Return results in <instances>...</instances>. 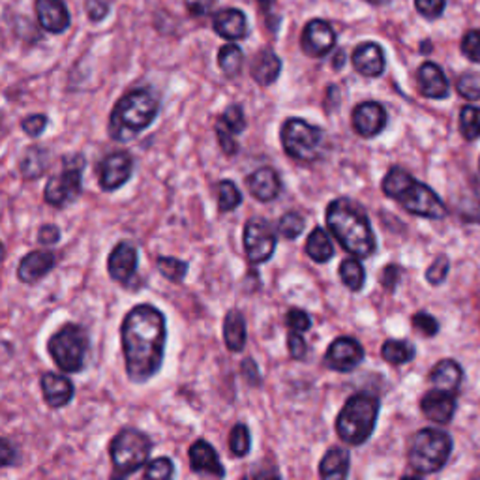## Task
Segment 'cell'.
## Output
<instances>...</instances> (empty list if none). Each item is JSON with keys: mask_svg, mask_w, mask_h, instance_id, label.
Wrapping results in <instances>:
<instances>
[{"mask_svg": "<svg viewBox=\"0 0 480 480\" xmlns=\"http://www.w3.org/2000/svg\"><path fill=\"white\" fill-rule=\"evenodd\" d=\"M123 351L126 372L132 381L145 383L162 366L167 327L166 317L150 304H139L124 317L123 329Z\"/></svg>", "mask_w": 480, "mask_h": 480, "instance_id": "cell-1", "label": "cell"}, {"mask_svg": "<svg viewBox=\"0 0 480 480\" xmlns=\"http://www.w3.org/2000/svg\"><path fill=\"white\" fill-rule=\"evenodd\" d=\"M327 226L346 252L366 259L375 252V236L366 212L349 199H334L327 207Z\"/></svg>", "mask_w": 480, "mask_h": 480, "instance_id": "cell-2", "label": "cell"}, {"mask_svg": "<svg viewBox=\"0 0 480 480\" xmlns=\"http://www.w3.org/2000/svg\"><path fill=\"white\" fill-rule=\"evenodd\" d=\"M159 99L150 89H135L118 99L109 116V137L126 143L145 132L158 116Z\"/></svg>", "mask_w": 480, "mask_h": 480, "instance_id": "cell-3", "label": "cell"}, {"mask_svg": "<svg viewBox=\"0 0 480 480\" xmlns=\"http://www.w3.org/2000/svg\"><path fill=\"white\" fill-rule=\"evenodd\" d=\"M383 192L407 212L430 219H441L447 209L439 195L426 184L418 183L402 167H392L383 178Z\"/></svg>", "mask_w": 480, "mask_h": 480, "instance_id": "cell-4", "label": "cell"}, {"mask_svg": "<svg viewBox=\"0 0 480 480\" xmlns=\"http://www.w3.org/2000/svg\"><path fill=\"white\" fill-rule=\"evenodd\" d=\"M379 406V398L372 394L360 392L351 396L336 418L338 437L351 447L366 443L375 430Z\"/></svg>", "mask_w": 480, "mask_h": 480, "instance_id": "cell-5", "label": "cell"}, {"mask_svg": "<svg viewBox=\"0 0 480 480\" xmlns=\"http://www.w3.org/2000/svg\"><path fill=\"white\" fill-rule=\"evenodd\" d=\"M150 450L152 443L147 433L135 428L120 430L113 437L109 447L111 466H113L109 480H126L139 467H143L147 464Z\"/></svg>", "mask_w": 480, "mask_h": 480, "instance_id": "cell-6", "label": "cell"}, {"mask_svg": "<svg viewBox=\"0 0 480 480\" xmlns=\"http://www.w3.org/2000/svg\"><path fill=\"white\" fill-rule=\"evenodd\" d=\"M452 452V437L437 428H424L415 433L407 458L409 467L420 475L441 471Z\"/></svg>", "mask_w": 480, "mask_h": 480, "instance_id": "cell-7", "label": "cell"}, {"mask_svg": "<svg viewBox=\"0 0 480 480\" xmlns=\"http://www.w3.org/2000/svg\"><path fill=\"white\" fill-rule=\"evenodd\" d=\"M47 349L51 358L55 360V364L63 372L66 373L81 372L89 351L87 330L79 325L68 323L51 336Z\"/></svg>", "mask_w": 480, "mask_h": 480, "instance_id": "cell-8", "label": "cell"}, {"mask_svg": "<svg viewBox=\"0 0 480 480\" xmlns=\"http://www.w3.org/2000/svg\"><path fill=\"white\" fill-rule=\"evenodd\" d=\"M282 145L296 162H315L323 147V130L303 118H287L282 126Z\"/></svg>", "mask_w": 480, "mask_h": 480, "instance_id": "cell-9", "label": "cell"}, {"mask_svg": "<svg viewBox=\"0 0 480 480\" xmlns=\"http://www.w3.org/2000/svg\"><path fill=\"white\" fill-rule=\"evenodd\" d=\"M64 164L66 166L63 171L49 178V183L44 192L46 201L56 209L70 205L79 197V193H81L85 158L83 156L64 158Z\"/></svg>", "mask_w": 480, "mask_h": 480, "instance_id": "cell-10", "label": "cell"}, {"mask_svg": "<svg viewBox=\"0 0 480 480\" xmlns=\"http://www.w3.org/2000/svg\"><path fill=\"white\" fill-rule=\"evenodd\" d=\"M276 233L263 218H252L244 226V250L252 265H261L276 250Z\"/></svg>", "mask_w": 480, "mask_h": 480, "instance_id": "cell-11", "label": "cell"}, {"mask_svg": "<svg viewBox=\"0 0 480 480\" xmlns=\"http://www.w3.org/2000/svg\"><path fill=\"white\" fill-rule=\"evenodd\" d=\"M364 358V349L355 338H336L325 353V364L334 372H353Z\"/></svg>", "mask_w": 480, "mask_h": 480, "instance_id": "cell-12", "label": "cell"}, {"mask_svg": "<svg viewBox=\"0 0 480 480\" xmlns=\"http://www.w3.org/2000/svg\"><path fill=\"white\" fill-rule=\"evenodd\" d=\"M133 171V158L128 152H113L99 164V186L104 192H115L124 186Z\"/></svg>", "mask_w": 480, "mask_h": 480, "instance_id": "cell-13", "label": "cell"}, {"mask_svg": "<svg viewBox=\"0 0 480 480\" xmlns=\"http://www.w3.org/2000/svg\"><path fill=\"white\" fill-rule=\"evenodd\" d=\"M300 46H303V51L308 56L321 58L334 49L336 32L327 21H323V19H312L303 30Z\"/></svg>", "mask_w": 480, "mask_h": 480, "instance_id": "cell-14", "label": "cell"}, {"mask_svg": "<svg viewBox=\"0 0 480 480\" xmlns=\"http://www.w3.org/2000/svg\"><path fill=\"white\" fill-rule=\"evenodd\" d=\"M246 130V116L243 107L238 104L229 106L222 115H219L216 123V135L218 143L227 156H233L238 152V145L235 137Z\"/></svg>", "mask_w": 480, "mask_h": 480, "instance_id": "cell-15", "label": "cell"}, {"mask_svg": "<svg viewBox=\"0 0 480 480\" xmlns=\"http://www.w3.org/2000/svg\"><path fill=\"white\" fill-rule=\"evenodd\" d=\"M387 126V111L377 102H364L353 111V128L360 137H375Z\"/></svg>", "mask_w": 480, "mask_h": 480, "instance_id": "cell-16", "label": "cell"}, {"mask_svg": "<svg viewBox=\"0 0 480 480\" xmlns=\"http://www.w3.org/2000/svg\"><path fill=\"white\" fill-rule=\"evenodd\" d=\"M38 23L49 34H63L68 30L72 17L64 4V0H36Z\"/></svg>", "mask_w": 480, "mask_h": 480, "instance_id": "cell-17", "label": "cell"}, {"mask_svg": "<svg viewBox=\"0 0 480 480\" xmlns=\"http://www.w3.org/2000/svg\"><path fill=\"white\" fill-rule=\"evenodd\" d=\"M420 409L435 424H449L456 411V398L447 390H430L420 399Z\"/></svg>", "mask_w": 480, "mask_h": 480, "instance_id": "cell-18", "label": "cell"}, {"mask_svg": "<svg viewBox=\"0 0 480 480\" xmlns=\"http://www.w3.org/2000/svg\"><path fill=\"white\" fill-rule=\"evenodd\" d=\"M56 265V257L49 250H34L27 253L17 267V278L25 284H36L47 276Z\"/></svg>", "mask_w": 480, "mask_h": 480, "instance_id": "cell-19", "label": "cell"}, {"mask_svg": "<svg viewBox=\"0 0 480 480\" xmlns=\"http://www.w3.org/2000/svg\"><path fill=\"white\" fill-rule=\"evenodd\" d=\"M214 30L227 42H238L248 36V21L243 10L226 8L214 15Z\"/></svg>", "mask_w": 480, "mask_h": 480, "instance_id": "cell-20", "label": "cell"}, {"mask_svg": "<svg viewBox=\"0 0 480 480\" xmlns=\"http://www.w3.org/2000/svg\"><path fill=\"white\" fill-rule=\"evenodd\" d=\"M353 66L366 77H379L385 72V51L375 42L360 44L353 51Z\"/></svg>", "mask_w": 480, "mask_h": 480, "instance_id": "cell-21", "label": "cell"}, {"mask_svg": "<svg viewBox=\"0 0 480 480\" xmlns=\"http://www.w3.org/2000/svg\"><path fill=\"white\" fill-rule=\"evenodd\" d=\"M109 276L120 284H126L137 270V250L130 243H120L107 259Z\"/></svg>", "mask_w": 480, "mask_h": 480, "instance_id": "cell-22", "label": "cell"}, {"mask_svg": "<svg viewBox=\"0 0 480 480\" xmlns=\"http://www.w3.org/2000/svg\"><path fill=\"white\" fill-rule=\"evenodd\" d=\"M188 454H190V466L195 473H207L218 478H222L226 475L224 466L219 464L218 459V452L209 441H205V439H197V441L190 447Z\"/></svg>", "mask_w": 480, "mask_h": 480, "instance_id": "cell-23", "label": "cell"}, {"mask_svg": "<svg viewBox=\"0 0 480 480\" xmlns=\"http://www.w3.org/2000/svg\"><path fill=\"white\" fill-rule=\"evenodd\" d=\"M246 186L250 193L257 199V201H274L278 197L279 190H282V183H279V176L272 167H261L253 171L246 178Z\"/></svg>", "mask_w": 480, "mask_h": 480, "instance_id": "cell-24", "label": "cell"}, {"mask_svg": "<svg viewBox=\"0 0 480 480\" xmlns=\"http://www.w3.org/2000/svg\"><path fill=\"white\" fill-rule=\"evenodd\" d=\"M42 392L49 407L60 409L72 402L75 389L66 375L49 372L42 377Z\"/></svg>", "mask_w": 480, "mask_h": 480, "instance_id": "cell-25", "label": "cell"}, {"mask_svg": "<svg viewBox=\"0 0 480 480\" xmlns=\"http://www.w3.org/2000/svg\"><path fill=\"white\" fill-rule=\"evenodd\" d=\"M418 87L420 94L430 99H443L449 96V81L443 70L433 63H424L418 68Z\"/></svg>", "mask_w": 480, "mask_h": 480, "instance_id": "cell-26", "label": "cell"}, {"mask_svg": "<svg viewBox=\"0 0 480 480\" xmlns=\"http://www.w3.org/2000/svg\"><path fill=\"white\" fill-rule=\"evenodd\" d=\"M279 72H282V60L272 49H263L255 55L252 63V77L255 83L269 87L279 77Z\"/></svg>", "mask_w": 480, "mask_h": 480, "instance_id": "cell-27", "label": "cell"}, {"mask_svg": "<svg viewBox=\"0 0 480 480\" xmlns=\"http://www.w3.org/2000/svg\"><path fill=\"white\" fill-rule=\"evenodd\" d=\"M432 383L435 385V389L439 390H447V392H454L462 385L464 379V370L459 366L456 360L450 358H443L439 360V363L433 366L432 373H430Z\"/></svg>", "mask_w": 480, "mask_h": 480, "instance_id": "cell-28", "label": "cell"}, {"mask_svg": "<svg viewBox=\"0 0 480 480\" xmlns=\"http://www.w3.org/2000/svg\"><path fill=\"white\" fill-rule=\"evenodd\" d=\"M349 473V454L347 450L332 447L325 452L319 464V476L321 480H346Z\"/></svg>", "mask_w": 480, "mask_h": 480, "instance_id": "cell-29", "label": "cell"}, {"mask_svg": "<svg viewBox=\"0 0 480 480\" xmlns=\"http://www.w3.org/2000/svg\"><path fill=\"white\" fill-rule=\"evenodd\" d=\"M224 339L229 351L240 353L246 346V321L238 310H231L224 321Z\"/></svg>", "mask_w": 480, "mask_h": 480, "instance_id": "cell-30", "label": "cell"}, {"mask_svg": "<svg viewBox=\"0 0 480 480\" xmlns=\"http://www.w3.org/2000/svg\"><path fill=\"white\" fill-rule=\"evenodd\" d=\"M306 253L315 263H327L334 257V246L323 227H315L306 240Z\"/></svg>", "mask_w": 480, "mask_h": 480, "instance_id": "cell-31", "label": "cell"}, {"mask_svg": "<svg viewBox=\"0 0 480 480\" xmlns=\"http://www.w3.org/2000/svg\"><path fill=\"white\" fill-rule=\"evenodd\" d=\"M383 358L392 366H402L411 363L416 355V349L407 339H387L381 349Z\"/></svg>", "mask_w": 480, "mask_h": 480, "instance_id": "cell-32", "label": "cell"}, {"mask_svg": "<svg viewBox=\"0 0 480 480\" xmlns=\"http://www.w3.org/2000/svg\"><path fill=\"white\" fill-rule=\"evenodd\" d=\"M49 167V152L42 147H30L21 159V173L25 178H38Z\"/></svg>", "mask_w": 480, "mask_h": 480, "instance_id": "cell-33", "label": "cell"}, {"mask_svg": "<svg viewBox=\"0 0 480 480\" xmlns=\"http://www.w3.org/2000/svg\"><path fill=\"white\" fill-rule=\"evenodd\" d=\"M244 64V53L235 42L224 46L218 51V66L227 77H236L243 70Z\"/></svg>", "mask_w": 480, "mask_h": 480, "instance_id": "cell-34", "label": "cell"}, {"mask_svg": "<svg viewBox=\"0 0 480 480\" xmlns=\"http://www.w3.org/2000/svg\"><path fill=\"white\" fill-rule=\"evenodd\" d=\"M339 278H342V282L347 289L356 293L364 287L366 270H364L363 263L358 261V259L347 257V259H344L342 265H339Z\"/></svg>", "mask_w": 480, "mask_h": 480, "instance_id": "cell-35", "label": "cell"}, {"mask_svg": "<svg viewBox=\"0 0 480 480\" xmlns=\"http://www.w3.org/2000/svg\"><path fill=\"white\" fill-rule=\"evenodd\" d=\"M243 203V193L231 180H222L218 184V209L219 212H231Z\"/></svg>", "mask_w": 480, "mask_h": 480, "instance_id": "cell-36", "label": "cell"}, {"mask_svg": "<svg viewBox=\"0 0 480 480\" xmlns=\"http://www.w3.org/2000/svg\"><path fill=\"white\" fill-rule=\"evenodd\" d=\"M459 132L467 141H475L480 137V107L466 106L459 111Z\"/></svg>", "mask_w": 480, "mask_h": 480, "instance_id": "cell-37", "label": "cell"}, {"mask_svg": "<svg viewBox=\"0 0 480 480\" xmlns=\"http://www.w3.org/2000/svg\"><path fill=\"white\" fill-rule=\"evenodd\" d=\"M158 270L162 272V276H166L169 282H183L188 274V263L180 261V259L175 257H158L156 261Z\"/></svg>", "mask_w": 480, "mask_h": 480, "instance_id": "cell-38", "label": "cell"}, {"mask_svg": "<svg viewBox=\"0 0 480 480\" xmlns=\"http://www.w3.org/2000/svg\"><path fill=\"white\" fill-rule=\"evenodd\" d=\"M304 226H306V219L298 212H286L278 222V233L282 235L284 238L293 240V238L300 236V233L304 231Z\"/></svg>", "mask_w": 480, "mask_h": 480, "instance_id": "cell-39", "label": "cell"}, {"mask_svg": "<svg viewBox=\"0 0 480 480\" xmlns=\"http://www.w3.org/2000/svg\"><path fill=\"white\" fill-rule=\"evenodd\" d=\"M229 450L236 458H244L250 452V432L244 424H236L229 433Z\"/></svg>", "mask_w": 480, "mask_h": 480, "instance_id": "cell-40", "label": "cell"}, {"mask_svg": "<svg viewBox=\"0 0 480 480\" xmlns=\"http://www.w3.org/2000/svg\"><path fill=\"white\" fill-rule=\"evenodd\" d=\"M173 462L167 456L156 458L149 464L147 471H145V478L143 480H171L173 478Z\"/></svg>", "mask_w": 480, "mask_h": 480, "instance_id": "cell-41", "label": "cell"}, {"mask_svg": "<svg viewBox=\"0 0 480 480\" xmlns=\"http://www.w3.org/2000/svg\"><path fill=\"white\" fill-rule=\"evenodd\" d=\"M449 269H450V261L445 257V255H439L435 257V261L428 267L426 270V278H428V282L432 286H439V284H443L447 276H449Z\"/></svg>", "mask_w": 480, "mask_h": 480, "instance_id": "cell-42", "label": "cell"}, {"mask_svg": "<svg viewBox=\"0 0 480 480\" xmlns=\"http://www.w3.org/2000/svg\"><path fill=\"white\" fill-rule=\"evenodd\" d=\"M458 92L459 96H464L466 99H480V79L476 73H466L458 79Z\"/></svg>", "mask_w": 480, "mask_h": 480, "instance_id": "cell-43", "label": "cell"}, {"mask_svg": "<svg viewBox=\"0 0 480 480\" xmlns=\"http://www.w3.org/2000/svg\"><path fill=\"white\" fill-rule=\"evenodd\" d=\"M286 325L289 327V330L303 334V332H306V330L312 329V319H310V315L304 310L293 308L286 315Z\"/></svg>", "mask_w": 480, "mask_h": 480, "instance_id": "cell-44", "label": "cell"}, {"mask_svg": "<svg viewBox=\"0 0 480 480\" xmlns=\"http://www.w3.org/2000/svg\"><path fill=\"white\" fill-rule=\"evenodd\" d=\"M462 53L471 63L480 64V30H469L462 38Z\"/></svg>", "mask_w": 480, "mask_h": 480, "instance_id": "cell-45", "label": "cell"}, {"mask_svg": "<svg viewBox=\"0 0 480 480\" xmlns=\"http://www.w3.org/2000/svg\"><path fill=\"white\" fill-rule=\"evenodd\" d=\"M413 327L420 332L424 334L426 338H432L439 332V323L437 319L426 312H418L413 315Z\"/></svg>", "mask_w": 480, "mask_h": 480, "instance_id": "cell-46", "label": "cell"}, {"mask_svg": "<svg viewBox=\"0 0 480 480\" xmlns=\"http://www.w3.org/2000/svg\"><path fill=\"white\" fill-rule=\"evenodd\" d=\"M415 6L420 15H424L426 19H435L445 12L447 0H415Z\"/></svg>", "mask_w": 480, "mask_h": 480, "instance_id": "cell-47", "label": "cell"}, {"mask_svg": "<svg viewBox=\"0 0 480 480\" xmlns=\"http://www.w3.org/2000/svg\"><path fill=\"white\" fill-rule=\"evenodd\" d=\"M21 128L27 135L30 137H38L42 135L44 130L47 128V116L46 115H30L27 116L23 123H21Z\"/></svg>", "mask_w": 480, "mask_h": 480, "instance_id": "cell-48", "label": "cell"}, {"mask_svg": "<svg viewBox=\"0 0 480 480\" xmlns=\"http://www.w3.org/2000/svg\"><path fill=\"white\" fill-rule=\"evenodd\" d=\"M287 347H289V353H291V356L295 360L304 358L306 353H308V346L304 342L303 334L293 332V330H289V336H287Z\"/></svg>", "mask_w": 480, "mask_h": 480, "instance_id": "cell-49", "label": "cell"}, {"mask_svg": "<svg viewBox=\"0 0 480 480\" xmlns=\"http://www.w3.org/2000/svg\"><path fill=\"white\" fill-rule=\"evenodd\" d=\"M184 4L193 17H207L214 12V0H184Z\"/></svg>", "mask_w": 480, "mask_h": 480, "instance_id": "cell-50", "label": "cell"}, {"mask_svg": "<svg viewBox=\"0 0 480 480\" xmlns=\"http://www.w3.org/2000/svg\"><path fill=\"white\" fill-rule=\"evenodd\" d=\"M87 13L90 17V21H102L106 15L109 13V4L106 0H87Z\"/></svg>", "mask_w": 480, "mask_h": 480, "instance_id": "cell-51", "label": "cell"}, {"mask_svg": "<svg viewBox=\"0 0 480 480\" xmlns=\"http://www.w3.org/2000/svg\"><path fill=\"white\" fill-rule=\"evenodd\" d=\"M399 276H402V269H399L398 265H389L385 267L383 270V276H381V282L385 286L387 291H394L398 282H399Z\"/></svg>", "mask_w": 480, "mask_h": 480, "instance_id": "cell-52", "label": "cell"}, {"mask_svg": "<svg viewBox=\"0 0 480 480\" xmlns=\"http://www.w3.org/2000/svg\"><path fill=\"white\" fill-rule=\"evenodd\" d=\"M58 238H60V231H58L56 226H44L42 229H39V233H38L39 244H44V246L56 244Z\"/></svg>", "mask_w": 480, "mask_h": 480, "instance_id": "cell-53", "label": "cell"}, {"mask_svg": "<svg viewBox=\"0 0 480 480\" xmlns=\"http://www.w3.org/2000/svg\"><path fill=\"white\" fill-rule=\"evenodd\" d=\"M15 462V449L13 445L8 441V439L0 437V467L12 466Z\"/></svg>", "mask_w": 480, "mask_h": 480, "instance_id": "cell-54", "label": "cell"}, {"mask_svg": "<svg viewBox=\"0 0 480 480\" xmlns=\"http://www.w3.org/2000/svg\"><path fill=\"white\" fill-rule=\"evenodd\" d=\"M246 480H279V473L274 466H261L252 471L250 478Z\"/></svg>", "mask_w": 480, "mask_h": 480, "instance_id": "cell-55", "label": "cell"}, {"mask_svg": "<svg viewBox=\"0 0 480 480\" xmlns=\"http://www.w3.org/2000/svg\"><path fill=\"white\" fill-rule=\"evenodd\" d=\"M344 58H346V53L344 51H338V55L334 56V68L339 70L344 66Z\"/></svg>", "mask_w": 480, "mask_h": 480, "instance_id": "cell-56", "label": "cell"}, {"mask_svg": "<svg viewBox=\"0 0 480 480\" xmlns=\"http://www.w3.org/2000/svg\"><path fill=\"white\" fill-rule=\"evenodd\" d=\"M402 480H423V478H420L418 475H407V476H404Z\"/></svg>", "mask_w": 480, "mask_h": 480, "instance_id": "cell-57", "label": "cell"}, {"mask_svg": "<svg viewBox=\"0 0 480 480\" xmlns=\"http://www.w3.org/2000/svg\"><path fill=\"white\" fill-rule=\"evenodd\" d=\"M3 259H4V244L0 243V261H3Z\"/></svg>", "mask_w": 480, "mask_h": 480, "instance_id": "cell-58", "label": "cell"}, {"mask_svg": "<svg viewBox=\"0 0 480 480\" xmlns=\"http://www.w3.org/2000/svg\"><path fill=\"white\" fill-rule=\"evenodd\" d=\"M259 3H261V4H270L272 0H259Z\"/></svg>", "mask_w": 480, "mask_h": 480, "instance_id": "cell-59", "label": "cell"}, {"mask_svg": "<svg viewBox=\"0 0 480 480\" xmlns=\"http://www.w3.org/2000/svg\"><path fill=\"white\" fill-rule=\"evenodd\" d=\"M478 171H480V159H478Z\"/></svg>", "mask_w": 480, "mask_h": 480, "instance_id": "cell-60", "label": "cell"}, {"mask_svg": "<svg viewBox=\"0 0 480 480\" xmlns=\"http://www.w3.org/2000/svg\"><path fill=\"white\" fill-rule=\"evenodd\" d=\"M372 3H375V0H372Z\"/></svg>", "mask_w": 480, "mask_h": 480, "instance_id": "cell-61", "label": "cell"}]
</instances>
